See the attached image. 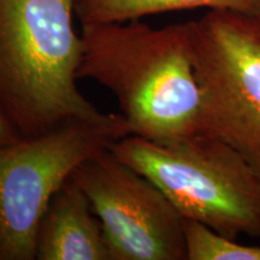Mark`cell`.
Wrapping results in <instances>:
<instances>
[{"mask_svg": "<svg viewBox=\"0 0 260 260\" xmlns=\"http://www.w3.org/2000/svg\"><path fill=\"white\" fill-rule=\"evenodd\" d=\"M77 79L115 95L132 135L160 144L203 133L190 25L153 28L141 19L82 24Z\"/></svg>", "mask_w": 260, "mask_h": 260, "instance_id": "cell-1", "label": "cell"}, {"mask_svg": "<svg viewBox=\"0 0 260 260\" xmlns=\"http://www.w3.org/2000/svg\"><path fill=\"white\" fill-rule=\"evenodd\" d=\"M76 0H0V116L19 138L71 122L105 123L81 93L83 41L74 28Z\"/></svg>", "mask_w": 260, "mask_h": 260, "instance_id": "cell-2", "label": "cell"}, {"mask_svg": "<svg viewBox=\"0 0 260 260\" xmlns=\"http://www.w3.org/2000/svg\"><path fill=\"white\" fill-rule=\"evenodd\" d=\"M109 151L153 182L182 218L260 239V176L222 140L201 133L160 144L130 134Z\"/></svg>", "mask_w": 260, "mask_h": 260, "instance_id": "cell-3", "label": "cell"}, {"mask_svg": "<svg viewBox=\"0 0 260 260\" xmlns=\"http://www.w3.org/2000/svg\"><path fill=\"white\" fill-rule=\"evenodd\" d=\"M130 134L116 115L0 144V260L37 259L38 226L53 195L82 162Z\"/></svg>", "mask_w": 260, "mask_h": 260, "instance_id": "cell-4", "label": "cell"}, {"mask_svg": "<svg viewBox=\"0 0 260 260\" xmlns=\"http://www.w3.org/2000/svg\"><path fill=\"white\" fill-rule=\"evenodd\" d=\"M189 25L203 134L233 147L260 176V17L209 10Z\"/></svg>", "mask_w": 260, "mask_h": 260, "instance_id": "cell-5", "label": "cell"}, {"mask_svg": "<svg viewBox=\"0 0 260 260\" xmlns=\"http://www.w3.org/2000/svg\"><path fill=\"white\" fill-rule=\"evenodd\" d=\"M70 178L102 223L111 260H187L181 214L153 182L109 149Z\"/></svg>", "mask_w": 260, "mask_h": 260, "instance_id": "cell-6", "label": "cell"}, {"mask_svg": "<svg viewBox=\"0 0 260 260\" xmlns=\"http://www.w3.org/2000/svg\"><path fill=\"white\" fill-rule=\"evenodd\" d=\"M38 260H111L102 223L69 178L53 195L37 232Z\"/></svg>", "mask_w": 260, "mask_h": 260, "instance_id": "cell-7", "label": "cell"}, {"mask_svg": "<svg viewBox=\"0 0 260 260\" xmlns=\"http://www.w3.org/2000/svg\"><path fill=\"white\" fill-rule=\"evenodd\" d=\"M225 10L260 17V0H76L82 24L126 22L183 10Z\"/></svg>", "mask_w": 260, "mask_h": 260, "instance_id": "cell-8", "label": "cell"}, {"mask_svg": "<svg viewBox=\"0 0 260 260\" xmlns=\"http://www.w3.org/2000/svg\"><path fill=\"white\" fill-rule=\"evenodd\" d=\"M187 260H260V246L241 245L203 223L183 218Z\"/></svg>", "mask_w": 260, "mask_h": 260, "instance_id": "cell-9", "label": "cell"}, {"mask_svg": "<svg viewBox=\"0 0 260 260\" xmlns=\"http://www.w3.org/2000/svg\"><path fill=\"white\" fill-rule=\"evenodd\" d=\"M17 139L21 138H19L17 133L9 125V123L0 116V144H8V142H12Z\"/></svg>", "mask_w": 260, "mask_h": 260, "instance_id": "cell-10", "label": "cell"}]
</instances>
